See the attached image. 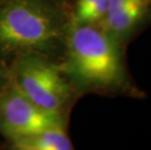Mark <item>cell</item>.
I'll return each mask as SVG.
<instances>
[{
	"label": "cell",
	"mask_w": 151,
	"mask_h": 150,
	"mask_svg": "<svg viewBox=\"0 0 151 150\" xmlns=\"http://www.w3.org/2000/svg\"><path fill=\"white\" fill-rule=\"evenodd\" d=\"M60 34L59 16L42 0H7L0 5V52L46 51Z\"/></svg>",
	"instance_id": "1"
},
{
	"label": "cell",
	"mask_w": 151,
	"mask_h": 150,
	"mask_svg": "<svg viewBox=\"0 0 151 150\" xmlns=\"http://www.w3.org/2000/svg\"><path fill=\"white\" fill-rule=\"evenodd\" d=\"M67 45V68L77 82L109 87L122 81L124 71L120 52L105 33L89 25H77Z\"/></svg>",
	"instance_id": "2"
},
{
	"label": "cell",
	"mask_w": 151,
	"mask_h": 150,
	"mask_svg": "<svg viewBox=\"0 0 151 150\" xmlns=\"http://www.w3.org/2000/svg\"><path fill=\"white\" fill-rule=\"evenodd\" d=\"M15 87L43 109L60 113L68 88L59 68L37 52L24 53L15 66Z\"/></svg>",
	"instance_id": "3"
},
{
	"label": "cell",
	"mask_w": 151,
	"mask_h": 150,
	"mask_svg": "<svg viewBox=\"0 0 151 150\" xmlns=\"http://www.w3.org/2000/svg\"><path fill=\"white\" fill-rule=\"evenodd\" d=\"M63 123L60 113L37 106L14 85L0 97V130L10 139L63 128Z\"/></svg>",
	"instance_id": "4"
},
{
	"label": "cell",
	"mask_w": 151,
	"mask_h": 150,
	"mask_svg": "<svg viewBox=\"0 0 151 150\" xmlns=\"http://www.w3.org/2000/svg\"><path fill=\"white\" fill-rule=\"evenodd\" d=\"M13 148L20 150H69L70 139L63 128H53L33 135L11 139Z\"/></svg>",
	"instance_id": "5"
},
{
	"label": "cell",
	"mask_w": 151,
	"mask_h": 150,
	"mask_svg": "<svg viewBox=\"0 0 151 150\" xmlns=\"http://www.w3.org/2000/svg\"><path fill=\"white\" fill-rule=\"evenodd\" d=\"M144 6V1H140L107 14L104 20L105 27L114 33L125 32L139 20L143 14Z\"/></svg>",
	"instance_id": "6"
},
{
	"label": "cell",
	"mask_w": 151,
	"mask_h": 150,
	"mask_svg": "<svg viewBox=\"0 0 151 150\" xmlns=\"http://www.w3.org/2000/svg\"><path fill=\"white\" fill-rule=\"evenodd\" d=\"M108 3L109 0H95L89 9H87L78 18L74 19L75 27L93 23L105 17L108 11Z\"/></svg>",
	"instance_id": "7"
},
{
	"label": "cell",
	"mask_w": 151,
	"mask_h": 150,
	"mask_svg": "<svg viewBox=\"0 0 151 150\" xmlns=\"http://www.w3.org/2000/svg\"><path fill=\"white\" fill-rule=\"evenodd\" d=\"M140 1H144V0H109L107 14L121 10V9H123L125 7H128V6Z\"/></svg>",
	"instance_id": "8"
},
{
	"label": "cell",
	"mask_w": 151,
	"mask_h": 150,
	"mask_svg": "<svg viewBox=\"0 0 151 150\" xmlns=\"http://www.w3.org/2000/svg\"><path fill=\"white\" fill-rule=\"evenodd\" d=\"M94 2H95V0H78V2H77V7H76L74 19L78 18L79 16H81L83 13L87 10V9H89V7Z\"/></svg>",
	"instance_id": "9"
},
{
	"label": "cell",
	"mask_w": 151,
	"mask_h": 150,
	"mask_svg": "<svg viewBox=\"0 0 151 150\" xmlns=\"http://www.w3.org/2000/svg\"><path fill=\"white\" fill-rule=\"evenodd\" d=\"M5 82H6V77L4 74V71L0 67V97H1L2 93L5 90V85H4Z\"/></svg>",
	"instance_id": "10"
}]
</instances>
